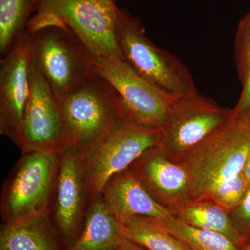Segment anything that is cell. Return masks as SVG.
<instances>
[{
    "mask_svg": "<svg viewBox=\"0 0 250 250\" xmlns=\"http://www.w3.org/2000/svg\"><path fill=\"white\" fill-rule=\"evenodd\" d=\"M57 100L66 129L67 148L83 157L126 120L116 90L93 72L77 89Z\"/></svg>",
    "mask_w": 250,
    "mask_h": 250,
    "instance_id": "1",
    "label": "cell"
},
{
    "mask_svg": "<svg viewBox=\"0 0 250 250\" xmlns=\"http://www.w3.org/2000/svg\"><path fill=\"white\" fill-rule=\"evenodd\" d=\"M250 154V136L238 118H232L177 159L187 170L194 200L213 186L241 174Z\"/></svg>",
    "mask_w": 250,
    "mask_h": 250,
    "instance_id": "2",
    "label": "cell"
},
{
    "mask_svg": "<svg viewBox=\"0 0 250 250\" xmlns=\"http://www.w3.org/2000/svg\"><path fill=\"white\" fill-rule=\"evenodd\" d=\"M116 38L125 62L158 90L172 98L198 93L182 61L153 44L141 21L126 9H118Z\"/></svg>",
    "mask_w": 250,
    "mask_h": 250,
    "instance_id": "3",
    "label": "cell"
},
{
    "mask_svg": "<svg viewBox=\"0 0 250 250\" xmlns=\"http://www.w3.org/2000/svg\"><path fill=\"white\" fill-rule=\"evenodd\" d=\"M60 158L59 153L22 152L3 188L1 213L4 224L49 211Z\"/></svg>",
    "mask_w": 250,
    "mask_h": 250,
    "instance_id": "4",
    "label": "cell"
},
{
    "mask_svg": "<svg viewBox=\"0 0 250 250\" xmlns=\"http://www.w3.org/2000/svg\"><path fill=\"white\" fill-rule=\"evenodd\" d=\"M29 34L34 63L57 100L91 75L89 54L66 26L53 24Z\"/></svg>",
    "mask_w": 250,
    "mask_h": 250,
    "instance_id": "5",
    "label": "cell"
},
{
    "mask_svg": "<svg viewBox=\"0 0 250 250\" xmlns=\"http://www.w3.org/2000/svg\"><path fill=\"white\" fill-rule=\"evenodd\" d=\"M116 0H39L37 11L57 16L90 57L124 60L116 38Z\"/></svg>",
    "mask_w": 250,
    "mask_h": 250,
    "instance_id": "6",
    "label": "cell"
},
{
    "mask_svg": "<svg viewBox=\"0 0 250 250\" xmlns=\"http://www.w3.org/2000/svg\"><path fill=\"white\" fill-rule=\"evenodd\" d=\"M160 131L123 123L88 155L82 156L87 200L100 195L108 181L130 166L149 148L157 147Z\"/></svg>",
    "mask_w": 250,
    "mask_h": 250,
    "instance_id": "7",
    "label": "cell"
},
{
    "mask_svg": "<svg viewBox=\"0 0 250 250\" xmlns=\"http://www.w3.org/2000/svg\"><path fill=\"white\" fill-rule=\"evenodd\" d=\"M89 59L93 72L108 82L119 95L127 121L148 129H161L177 98L167 96L148 83L125 61L90 55Z\"/></svg>",
    "mask_w": 250,
    "mask_h": 250,
    "instance_id": "8",
    "label": "cell"
},
{
    "mask_svg": "<svg viewBox=\"0 0 250 250\" xmlns=\"http://www.w3.org/2000/svg\"><path fill=\"white\" fill-rule=\"evenodd\" d=\"M232 109L223 107L200 93L177 98L160 131L157 147L174 160L228 123Z\"/></svg>",
    "mask_w": 250,
    "mask_h": 250,
    "instance_id": "9",
    "label": "cell"
},
{
    "mask_svg": "<svg viewBox=\"0 0 250 250\" xmlns=\"http://www.w3.org/2000/svg\"><path fill=\"white\" fill-rule=\"evenodd\" d=\"M16 145L22 152L61 154L67 148L66 129L58 100L34 60L30 95Z\"/></svg>",
    "mask_w": 250,
    "mask_h": 250,
    "instance_id": "10",
    "label": "cell"
},
{
    "mask_svg": "<svg viewBox=\"0 0 250 250\" xmlns=\"http://www.w3.org/2000/svg\"><path fill=\"white\" fill-rule=\"evenodd\" d=\"M33 57L27 30L0 62V132L17 143L31 90Z\"/></svg>",
    "mask_w": 250,
    "mask_h": 250,
    "instance_id": "11",
    "label": "cell"
},
{
    "mask_svg": "<svg viewBox=\"0 0 250 250\" xmlns=\"http://www.w3.org/2000/svg\"><path fill=\"white\" fill-rule=\"evenodd\" d=\"M128 169L149 195L174 216L194 200L187 170L158 147L148 149Z\"/></svg>",
    "mask_w": 250,
    "mask_h": 250,
    "instance_id": "12",
    "label": "cell"
},
{
    "mask_svg": "<svg viewBox=\"0 0 250 250\" xmlns=\"http://www.w3.org/2000/svg\"><path fill=\"white\" fill-rule=\"evenodd\" d=\"M56 189L54 220L57 231L72 243L80 230L87 195L82 156L70 148L61 153Z\"/></svg>",
    "mask_w": 250,
    "mask_h": 250,
    "instance_id": "13",
    "label": "cell"
},
{
    "mask_svg": "<svg viewBox=\"0 0 250 250\" xmlns=\"http://www.w3.org/2000/svg\"><path fill=\"white\" fill-rule=\"evenodd\" d=\"M100 195L118 222L134 216L161 220L172 215L149 195L129 169L113 175Z\"/></svg>",
    "mask_w": 250,
    "mask_h": 250,
    "instance_id": "14",
    "label": "cell"
},
{
    "mask_svg": "<svg viewBox=\"0 0 250 250\" xmlns=\"http://www.w3.org/2000/svg\"><path fill=\"white\" fill-rule=\"evenodd\" d=\"M0 250H60L50 211L4 224L0 233Z\"/></svg>",
    "mask_w": 250,
    "mask_h": 250,
    "instance_id": "15",
    "label": "cell"
},
{
    "mask_svg": "<svg viewBox=\"0 0 250 250\" xmlns=\"http://www.w3.org/2000/svg\"><path fill=\"white\" fill-rule=\"evenodd\" d=\"M91 202L82 232L65 250H116L125 239L101 195Z\"/></svg>",
    "mask_w": 250,
    "mask_h": 250,
    "instance_id": "16",
    "label": "cell"
},
{
    "mask_svg": "<svg viewBox=\"0 0 250 250\" xmlns=\"http://www.w3.org/2000/svg\"><path fill=\"white\" fill-rule=\"evenodd\" d=\"M174 217L190 226L222 233L239 250L243 246L230 213L207 199L192 200Z\"/></svg>",
    "mask_w": 250,
    "mask_h": 250,
    "instance_id": "17",
    "label": "cell"
},
{
    "mask_svg": "<svg viewBox=\"0 0 250 250\" xmlns=\"http://www.w3.org/2000/svg\"><path fill=\"white\" fill-rule=\"evenodd\" d=\"M122 234L147 250H188L155 218L134 216L120 221Z\"/></svg>",
    "mask_w": 250,
    "mask_h": 250,
    "instance_id": "18",
    "label": "cell"
},
{
    "mask_svg": "<svg viewBox=\"0 0 250 250\" xmlns=\"http://www.w3.org/2000/svg\"><path fill=\"white\" fill-rule=\"evenodd\" d=\"M156 220L188 250H239L222 233L190 226L174 215Z\"/></svg>",
    "mask_w": 250,
    "mask_h": 250,
    "instance_id": "19",
    "label": "cell"
},
{
    "mask_svg": "<svg viewBox=\"0 0 250 250\" xmlns=\"http://www.w3.org/2000/svg\"><path fill=\"white\" fill-rule=\"evenodd\" d=\"M39 0H0V54L2 57L27 29Z\"/></svg>",
    "mask_w": 250,
    "mask_h": 250,
    "instance_id": "20",
    "label": "cell"
},
{
    "mask_svg": "<svg viewBox=\"0 0 250 250\" xmlns=\"http://www.w3.org/2000/svg\"><path fill=\"white\" fill-rule=\"evenodd\" d=\"M250 188V184L241 172L213 186L201 199L214 202L230 213L241 203Z\"/></svg>",
    "mask_w": 250,
    "mask_h": 250,
    "instance_id": "21",
    "label": "cell"
},
{
    "mask_svg": "<svg viewBox=\"0 0 250 250\" xmlns=\"http://www.w3.org/2000/svg\"><path fill=\"white\" fill-rule=\"evenodd\" d=\"M234 59L238 79L242 83L250 70V11L242 18L237 28Z\"/></svg>",
    "mask_w": 250,
    "mask_h": 250,
    "instance_id": "22",
    "label": "cell"
},
{
    "mask_svg": "<svg viewBox=\"0 0 250 250\" xmlns=\"http://www.w3.org/2000/svg\"><path fill=\"white\" fill-rule=\"evenodd\" d=\"M230 215L244 246L250 242V188L243 201Z\"/></svg>",
    "mask_w": 250,
    "mask_h": 250,
    "instance_id": "23",
    "label": "cell"
},
{
    "mask_svg": "<svg viewBox=\"0 0 250 250\" xmlns=\"http://www.w3.org/2000/svg\"><path fill=\"white\" fill-rule=\"evenodd\" d=\"M243 89L235 107L232 108L233 118H239L250 109V70L242 82Z\"/></svg>",
    "mask_w": 250,
    "mask_h": 250,
    "instance_id": "24",
    "label": "cell"
},
{
    "mask_svg": "<svg viewBox=\"0 0 250 250\" xmlns=\"http://www.w3.org/2000/svg\"><path fill=\"white\" fill-rule=\"evenodd\" d=\"M116 250H147L134 242L125 238Z\"/></svg>",
    "mask_w": 250,
    "mask_h": 250,
    "instance_id": "25",
    "label": "cell"
},
{
    "mask_svg": "<svg viewBox=\"0 0 250 250\" xmlns=\"http://www.w3.org/2000/svg\"><path fill=\"white\" fill-rule=\"evenodd\" d=\"M242 174L250 184V154L242 171Z\"/></svg>",
    "mask_w": 250,
    "mask_h": 250,
    "instance_id": "26",
    "label": "cell"
},
{
    "mask_svg": "<svg viewBox=\"0 0 250 250\" xmlns=\"http://www.w3.org/2000/svg\"><path fill=\"white\" fill-rule=\"evenodd\" d=\"M238 119L241 120L243 124L245 125L250 136V109Z\"/></svg>",
    "mask_w": 250,
    "mask_h": 250,
    "instance_id": "27",
    "label": "cell"
},
{
    "mask_svg": "<svg viewBox=\"0 0 250 250\" xmlns=\"http://www.w3.org/2000/svg\"><path fill=\"white\" fill-rule=\"evenodd\" d=\"M240 250H250V242H248L246 244H245Z\"/></svg>",
    "mask_w": 250,
    "mask_h": 250,
    "instance_id": "28",
    "label": "cell"
}]
</instances>
